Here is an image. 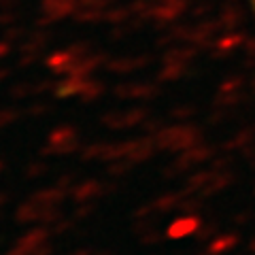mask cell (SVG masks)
Instances as JSON below:
<instances>
[{
  "mask_svg": "<svg viewBox=\"0 0 255 255\" xmlns=\"http://www.w3.org/2000/svg\"><path fill=\"white\" fill-rule=\"evenodd\" d=\"M198 226H200V221H198L194 215H189V217H183V219H179V221L172 223V226L168 228V236H170V238H183L185 234L196 232Z\"/></svg>",
  "mask_w": 255,
  "mask_h": 255,
  "instance_id": "obj_1",
  "label": "cell"
},
{
  "mask_svg": "<svg viewBox=\"0 0 255 255\" xmlns=\"http://www.w3.org/2000/svg\"><path fill=\"white\" fill-rule=\"evenodd\" d=\"M73 140H75V132L70 130V128L64 126V128H58V130H55L51 136H49V145L55 149V147L60 145V142H66V145L75 147V142H73Z\"/></svg>",
  "mask_w": 255,
  "mask_h": 255,
  "instance_id": "obj_2",
  "label": "cell"
},
{
  "mask_svg": "<svg viewBox=\"0 0 255 255\" xmlns=\"http://www.w3.org/2000/svg\"><path fill=\"white\" fill-rule=\"evenodd\" d=\"M238 243V238L236 236H219V238H215V243L209 247V255H217V253H226L230 251L232 247Z\"/></svg>",
  "mask_w": 255,
  "mask_h": 255,
  "instance_id": "obj_3",
  "label": "cell"
},
{
  "mask_svg": "<svg viewBox=\"0 0 255 255\" xmlns=\"http://www.w3.org/2000/svg\"><path fill=\"white\" fill-rule=\"evenodd\" d=\"M98 191H100L98 183H87V185H81L75 191V198L77 200H83V198L87 200V198H92V194H98Z\"/></svg>",
  "mask_w": 255,
  "mask_h": 255,
  "instance_id": "obj_4",
  "label": "cell"
},
{
  "mask_svg": "<svg viewBox=\"0 0 255 255\" xmlns=\"http://www.w3.org/2000/svg\"><path fill=\"white\" fill-rule=\"evenodd\" d=\"M4 200H6V194H0V204H2Z\"/></svg>",
  "mask_w": 255,
  "mask_h": 255,
  "instance_id": "obj_5",
  "label": "cell"
},
{
  "mask_svg": "<svg viewBox=\"0 0 255 255\" xmlns=\"http://www.w3.org/2000/svg\"><path fill=\"white\" fill-rule=\"evenodd\" d=\"M251 249H253V251H255V241H253V243H251Z\"/></svg>",
  "mask_w": 255,
  "mask_h": 255,
  "instance_id": "obj_6",
  "label": "cell"
},
{
  "mask_svg": "<svg viewBox=\"0 0 255 255\" xmlns=\"http://www.w3.org/2000/svg\"><path fill=\"white\" fill-rule=\"evenodd\" d=\"M0 168H2V162H0Z\"/></svg>",
  "mask_w": 255,
  "mask_h": 255,
  "instance_id": "obj_7",
  "label": "cell"
}]
</instances>
